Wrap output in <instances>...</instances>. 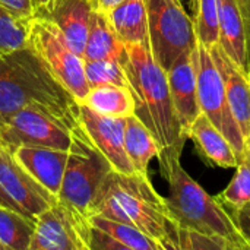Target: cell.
Masks as SVG:
<instances>
[{"instance_id":"9","label":"cell","mask_w":250,"mask_h":250,"mask_svg":"<svg viewBox=\"0 0 250 250\" xmlns=\"http://www.w3.org/2000/svg\"><path fill=\"white\" fill-rule=\"evenodd\" d=\"M88 214L57 201L37 217L29 250H89Z\"/></svg>"},{"instance_id":"5","label":"cell","mask_w":250,"mask_h":250,"mask_svg":"<svg viewBox=\"0 0 250 250\" xmlns=\"http://www.w3.org/2000/svg\"><path fill=\"white\" fill-rule=\"evenodd\" d=\"M111 170L110 161L94 145L81 123L72 130L59 199L89 214L92 202Z\"/></svg>"},{"instance_id":"36","label":"cell","mask_w":250,"mask_h":250,"mask_svg":"<svg viewBox=\"0 0 250 250\" xmlns=\"http://www.w3.org/2000/svg\"><path fill=\"white\" fill-rule=\"evenodd\" d=\"M246 148H248V151L250 152V130L249 133H248V136H246Z\"/></svg>"},{"instance_id":"22","label":"cell","mask_w":250,"mask_h":250,"mask_svg":"<svg viewBox=\"0 0 250 250\" xmlns=\"http://www.w3.org/2000/svg\"><path fill=\"white\" fill-rule=\"evenodd\" d=\"M125 149L135 171L139 174H148L151 161L158 158L161 152L154 135L135 114L126 117Z\"/></svg>"},{"instance_id":"17","label":"cell","mask_w":250,"mask_h":250,"mask_svg":"<svg viewBox=\"0 0 250 250\" xmlns=\"http://www.w3.org/2000/svg\"><path fill=\"white\" fill-rule=\"evenodd\" d=\"M12 155L37 182H40L53 195L59 196L67 163V151L21 145L12 152Z\"/></svg>"},{"instance_id":"12","label":"cell","mask_w":250,"mask_h":250,"mask_svg":"<svg viewBox=\"0 0 250 250\" xmlns=\"http://www.w3.org/2000/svg\"><path fill=\"white\" fill-rule=\"evenodd\" d=\"M81 123L94 145L110 161L113 170L123 174L136 173L125 149L126 117L103 116L81 103Z\"/></svg>"},{"instance_id":"26","label":"cell","mask_w":250,"mask_h":250,"mask_svg":"<svg viewBox=\"0 0 250 250\" xmlns=\"http://www.w3.org/2000/svg\"><path fill=\"white\" fill-rule=\"evenodd\" d=\"M218 199L227 209H239L250 204V152L248 148L239 155L236 174Z\"/></svg>"},{"instance_id":"37","label":"cell","mask_w":250,"mask_h":250,"mask_svg":"<svg viewBox=\"0 0 250 250\" xmlns=\"http://www.w3.org/2000/svg\"><path fill=\"white\" fill-rule=\"evenodd\" d=\"M0 250H4V248H3V245L0 243Z\"/></svg>"},{"instance_id":"33","label":"cell","mask_w":250,"mask_h":250,"mask_svg":"<svg viewBox=\"0 0 250 250\" xmlns=\"http://www.w3.org/2000/svg\"><path fill=\"white\" fill-rule=\"evenodd\" d=\"M0 205L1 207H6V208H10V209H15V211H18V212H21V214H23V215H26L28 218H31V220H34L32 217H29L21 207H18L9 196H7V193L1 189V186H0ZM35 221V220H34Z\"/></svg>"},{"instance_id":"19","label":"cell","mask_w":250,"mask_h":250,"mask_svg":"<svg viewBox=\"0 0 250 250\" xmlns=\"http://www.w3.org/2000/svg\"><path fill=\"white\" fill-rule=\"evenodd\" d=\"M193 141L199 154L214 166L236 168L239 155L226 135L201 113L188 130V141Z\"/></svg>"},{"instance_id":"16","label":"cell","mask_w":250,"mask_h":250,"mask_svg":"<svg viewBox=\"0 0 250 250\" xmlns=\"http://www.w3.org/2000/svg\"><path fill=\"white\" fill-rule=\"evenodd\" d=\"M208 48L224 79L229 104L234 119L246 138L250 130V73L231 60L218 44Z\"/></svg>"},{"instance_id":"35","label":"cell","mask_w":250,"mask_h":250,"mask_svg":"<svg viewBox=\"0 0 250 250\" xmlns=\"http://www.w3.org/2000/svg\"><path fill=\"white\" fill-rule=\"evenodd\" d=\"M32 1V6H34V10L37 9V7H40V6H42V4H45L48 0H31Z\"/></svg>"},{"instance_id":"29","label":"cell","mask_w":250,"mask_h":250,"mask_svg":"<svg viewBox=\"0 0 250 250\" xmlns=\"http://www.w3.org/2000/svg\"><path fill=\"white\" fill-rule=\"evenodd\" d=\"M177 250H233L231 246L217 237H211L205 233L179 227Z\"/></svg>"},{"instance_id":"3","label":"cell","mask_w":250,"mask_h":250,"mask_svg":"<svg viewBox=\"0 0 250 250\" xmlns=\"http://www.w3.org/2000/svg\"><path fill=\"white\" fill-rule=\"evenodd\" d=\"M135 101V116L157 139L161 155L182 157L188 136L179 122L167 72L157 63L148 44H126L122 62Z\"/></svg>"},{"instance_id":"11","label":"cell","mask_w":250,"mask_h":250,"mask_svg":"<svg viewBox=\"0 0 250 250\" xmlns=\"http://www.w3.org/2000/svg\"><path fill=\"white\" fill-rule=\"evenodd\" d=\"M0 186L29 217H37L59 201V196L37 182L10 152L0 146Z\"/></svg>"},{"instance_id":"14","label":"cell","mask_w":250,"mask_h":250,"mask_svg":"<svg viewBox=\"0 0 250 250\" xmlns=\"http://www.w3.org/2000/svg\"><path fill=\"white\" fill-rule=\"evenodd\" d=\"M92 7L89 0H48L37 7L34 15L53 22L72 51L82 57Z\"/></svg>"},{"instance_id":"18","label":"cell","mask_w":250,"mask_h":250,"mask_svg":"<svg viewBox=\"0 0 250 250\" xmlns=\"http://www.w3.org/2000/svg\"><path fill=\"white\" fill-rule=\"evenodd\" d=\"M220 32L218 45L240 67L250 73L249 44L245 12L240 0H218Z\"/></svg>"},{"instance_id":"32","label":"cell","mask_w":250,"mask_h":250,"mask_svg":"<svg viewBox=\"0 0 250 250\" xmlns=\"http://www.w3.org/2000/svg\"><path fill=\"white\" fill-rule=\"evenodd\" d=\"M123 0H89L92 10L97 12H103V13H108L111 9H114L116 6H119Z\"/></svg>"},{"instance_id":"27","label":"cell","mask_w":250,"mask_h":250,"mask_svg":"<svg viewBox=\"0 0 250 250\" xmlns=\"http://www.w3.org/2000/svg\"><path fill=\"white\" fill-rule=\"evenodd\" d=\"M195 1V32L198 42L212 47L218 42L220 32V6L218 0H193Z\"/></svg>"},{"instance_id":"4","label":"cell","mask_w":250,"mask_h":250,"mask_svg":"<svg viewBox=\"0 0 250 250\" xmlns=\"http://www.w3.org/2000/svg\"><path fill=\"white\" fill-rule=\"evenodd\" d=\"M158 161L168 186L166 204L179 227L221 239L233 250H250L229 209L183 168L180 157L161 155Z\"/></svg>"},{"instance_id":"6","label":"cell","mask_w":250,"mask_h":250,"mask_svg":"<svg viewBox=\"0 0 250 250\" xmlns=\"http://www.w3.org/2000/svg\"><path fill=\"white\" fill-rule=\"evenodd\" d=\"M148 44L157 63L167 70L185 51L198 45L195 22L180 0H144Z\"/></svg>"},{"instance_id":"2","label":"cell","mask_w":250,"mask_h":250,"mask_svg":"<svg viewBox=\"0 0 250 250\" xmlns=\"http://www.w3.org/2000/svg\"><path fill=\"white\" fill-rule=\"evenodd\" d=\"M91 212L136 227L163 250H177L179 226L148 174L111 170L92 202Z\"/></svg>"},{"instance_id":"1","label":"cell","mask_w":250,"mask_h":250,"mask_svg":"<svg viewBox=\"0 0 250 250\" xmlns=\"http://www.w3.org/2000/svg\"><path fill=\"white\" fill-rule=\"evenodd\" d=\"M34 105L69 130L81 125V103L26 45L0 56V122Z\"/></svg>"},{"instance_id":"7","label":"cell","mask_w":250,"mask_h":250,"mask_svg":"<svg viewBox=\"0 0 250 250\" xmlns=\"http://www.w3.org/2000/svg\"><path fill=\"white\" fill-rule=\"evenodd\" d=\"M28 45L45 63L59 82L82 103L89 92L83 59L69 48L59 28L48 19L34 15L31 19Z\"/></svg>"},{"instance_id":"31","label":"cell","mask_w":250,"mask_h":250,"mask_svg":"<svg viewBox=\"0 0 250 250\" xmlns=\"http://www.w3.org/2000/svg\"><path fill=\"white\" fill-rule=\"evenodd\" d=\"M0 4L6 6L13 13L22 18H32L34 16V6L31 0H0Z\"/></svg>"},{"instance_id":"21","label":"cell","mask_w":250,"mask_h":250,"mask_svg":"<svg viewBox=\"0 0 250 250\" xmlns=\"http://www.w3.org/2000/svg\"><path fill=\"white\" fill-rule=\"evenodd\" d=\"M105 15L125 44H148V22L144 0H123Z\"/></svg>"},{"instance_id":"30","label":"cell","mask_w":250,"mask_h":250,"mask_svg":"<svg viewBox=\"0 0 250 250\" xmlns=\"http://www.w3.org/2000/svg\"><path fill=\"white\" fill-rule=\"evenodd\" d=\"M229 212L250 248V204L239 209H229Z\"/></svg>"},{"instance_id":"24","label":"cell","mask_w":250,"mask_h":250,"mask_svg":"<svg viewBox=\"0 0 250 250\" xmlns=\"http://www.w3.org/2000/svg\"><path fill=\"white\" fill-rule=\"evenodd\" d=\"M35 221L0 205V243L4 250H29Z\"/></svg>"},{"instance_id":"13","label":"cell","mask_w":250,"mask_h":250,"mask_svg":"<svg viewBox=\"0 0 250 250\" xmlns=\"http://www.w3.org/2000/svg\"><path fill=\"white\" fill-rule=\"evenodd\" d=\"M196 51L198 45L193 50L185 51L166 70L174 110L186 136L190 125L201 114L198 100Z\"/></svg>"},{"instance_id":"34","label":"cell","mask_w":250,"mask_h":250,"mask_svg":"<svg viewBox=\"0 0 250 250\" xmlns=\"http://www.w3.org/2000/svg\"><path fill=\"white\" fill-rule=\"evenodd\" d=\"M245 12L246 19V28H248V44H249V62H250V0H240Z\"/></svg>"},{"instance_id":"10","label":"cell","mask_w":250,"mask_h":250,"mask_svg":"<svg viewBox=\"0 0 250 250\" xmlns=\"http://www.w3.org/2000/svg\"><path fill=\"white\" fill-rule=\"evenodd\" d=\"M70 142L72 130L34 105L23 107L0 122V146L10 154L21 145L67 151Z\"/></svg>"},{"instance_id":"23","label":"cell","mask_w":250,"mask_h":250,"mask_svg":"<svg viewBox=\"0 0 250 250\" xmlns=\"http://www.w3.org/2000/svg\"><path fill=\"white\" fill-rule=\"evenodd\" d=\"M82 103L98 114L110 117H129L135 113V101L130 89L113 83L91 88Z\"/></svg>"},{"instance_id":"20","label":"cell","mask_w":250,"mask_h":250,"mask_svg":"<svg viewBox=\"0 0 250 250\" xmlns=\"http://www.w3.org/2000/svg\"><path fill=\"white\" fill-rule=\"evenodd\" d=\"M126 56V44L120 40L108 18L103 12L92 10L88 37L83 48V60H119Z\"/></svg>"},{"instance_id":"8","label":"cell","mask_w":250,"mask_h":250,"mask_svg":"<svg viewBox=\"0 0 250 250\" xmlns=\"http://www.w3.org/2000/svg\"><path fill=\"white\" fill-rule=\"evenodd\" d=\"M196 73L201 113H204L226 135L237 155H240L246 148V138L229 104L221 72L217 67L209 48L201 42H198L196 51Z\"/></svg>"},{"instance_id":"15","label":"cell","mask_w":250,"mask_h":250,"mask_svg":"<svg viewBox=\"0 0 250 250\" xmlns=\"http://www.w3.org/2000/svg\"><path fill=\"white\" fill-rule=\"evenodd\" d=\"M89 250H163L149 236L123 221L88 214Z\"/></svg>"},{"instance_id":"28","label":"cell","mask_w":250,"mask_h":250,"mask_svg":"<svg viewBox=\"0 0 250 250\" xmlns=\"http://www.w3.org/2000/svg\"><path fill=\"white\" fill-rule=\"evenodd\" d=\"M83 70L89 89L105 83L129 88L125 67L119 60H83Z\"/></svg>"},{"instance_id":"25","label":"cell","mask_w":250,"mask_h":250,"mask_svg":"<svg viewBox=\"0 0 250 250\" xmlns=\"http://www.w3.org/2000/svg\"><path fill=\"white\" fill-rule=\"evenodd\" d=\"M31 19L22 18L0 4V56L28 45Z\"/></svg>"}]
</instances>
